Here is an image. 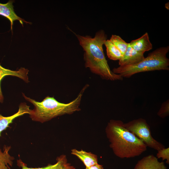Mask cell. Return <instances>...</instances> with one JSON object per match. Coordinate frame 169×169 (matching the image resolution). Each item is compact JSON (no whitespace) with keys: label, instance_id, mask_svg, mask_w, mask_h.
I'll use <instances>...</instances> for the list:
<instances>
[{"label":"cell","instance_id":"obj_1","mask_svg":"<svg viewBox=\"0 0 169 169\" xmlns=\"http://www.w3.org/2000/svg\"><path fill=\"white\" fill-rule=\"evenodd\" d=\"M76 36L84 52V59L86 68L103 79L111 81L123 79L120 75L110 70L105 56L103 45L107 39V35L103 30L97 31L94 37L79 34Z\"/></svg>","mask_w":169,"mask_h":169},{"label":"cell","instance_id":"obj_2","mask_svg":"<svg viewBox=\"0 0 169 169\" xmlns=\"http://www.w3.org/2000/svg\"><path fill=\"white\" fill-rule=\"evenodd\" d=\"M120 120H111L105 129L110 147L117 157L122 159L141 155L147 149L144 142L124 125Z\"/></svg>","mask_w":169,"mask_h":169},{"label":"cell","instance_id":"obj_3","mask_svg":"<svg viewBox=\"0 0 169 169\" xmlns=\"http://www.w3.org/2000/svg\"><path fill=\"white\" fill-rule=\"evenodd\" d=\"M89 86L86 84L81 89L77 96L74 100L68 103H61L54 97L47 96L42 101L38 102L28 97L23 94L27 101L34 106L31 110L29 116L34 121L43 123L49 121L58 116L70 115L80 110V105L84 93Z\"/></svg>","mask_w":169,"mask_h":169},{"label":"cell","instance_id":"obj_4","mask_svg":"<svg viewBox=\"0 0 169 169\" xmlns=\"http://www.w3.org/2000/svg\"><path fill=\"white\" fill-rule=\"evenodd\" d=\"M169 46L161 47L149 53L142 60L136 64L120 66L114 68L112 71L123 78H130L139 73L155 70H169V59L166 54Z\"/></svg>","mask_w":169,"mask_h":169},{"label":"cell","instance_id":"obj_5","mask_svg":"<svg viewBox=\"0 0 169 169\" xmlns=\"http://www.w3.org/2000/svg\"><path fill=\"white\" fill-rule=\"evenodd\" d=\"M124 125L142 141L147 147L157 151L165 147L152 136L150 127L145 119L142 118L134 119L124 123Z\"/></svg>","mask_w":169,"mask_h":169},{"label":"cell","instance_id":"obj_6","mask_svg":"<svg viewBox=\"0 0 169 169\" xmlns=\"http://www.w3.org/2000/svg\"><path fill=\"white\" fill-rule=\"evenodd\" d=\"M17 165L21 169H76L68 162L66 156L64 155H62L56 158V162L55 164H49L43 167H28L27 165L20 159L17 160ZM9 169H11L9 167Z\"/></svg>","mask_w":169,"mask_h":169},{"label":"cell","instance_id":"obj_7","mask_svg":"<svg viewBox=\"0 0 169 169\" xmlns=\"http://www.w3.org/2000/svg\"><path fill=\"white\" fill-rule=\"evenodd\" d=\"M134 169H167V167L154 155H149L139 160Z\"/></svg>","mask_w":169,"mask_h":169},{"label":"cell","instance_id":"obj_8","mask_svg":"<svg viewBox=\"0 0 169 169\" xmlns=\"http://www.w3.org/2000/svg\"><path fill=\"white\" fill-rule=\"evenodd\" d=\"M31 110L30 106L25 103H22L19 105V109L17 112L8 116H4L0 114V137L2 132L9 127V125L16 118L28 114H29Z\"/></svg>","mask_w":169,"mask_h":169},{"label":"cell","instance_id":"obj_9","mask_svg":"<svg viewBox=\"0 0 169 169\" xmlns=\"http://www.w3.org/2000/svg\"><path fill=\"white\" fill-rule=\"evenodd\" d=\"M13 1L9 0L6 3H0V15L6 17L10 21L12 31L13 22L15 20L19 21L23 26V22L30 24L31 23L26 21L21 18L15 13L13 4Z\"/></svg>","mask_w":169,"mask_h":169},{"label":"cell","instance_id":"obj_10","mask_svg":"<svg viewBox=\"0 0 169 169\" xmlns=\"http://www.w3.org/2000/svg\"><path fill=\"white\" fill-rule=\"evenodd\" d=\"M144 54L139 53L130 45L129 43L127 49L119 60L120 66L132 65L138 63L144 59Z\"/></svg>","mask_w":169,"mask_h":169},{"label":"cell","instance_id":"obj_11","mask_svg":"<svg viewBox=\"0 0 169 169\" xmlns=\"http://www.w3.org/2000/svg\"><path fill=\"white\" fill-rule=\"evenodd\" d=\"M29 70L24 68H21L18 70H12L6 69L0 64V102H3L4 97L1 87V81L6 76L11 75L17 77L28 83L29 81L28 75Z\"/></svg>","mask_w":169,"mask_h":169},{"label":"cell","instance_id":"obj_12","mask_svg":"<svg viewBox=\"0 0 169 169\" xmlns=\"http://www.w3.org/2000/svg\"><path fill=\"white\" fill-rule=\"evenodd\" d=\"M129 44L135 50L143 54L145 52L151 50L153 47L147 32L139 38L132 40Z\"/></svg>","mask_w":169,"mask_h":169},{"label":"cell","instance_id":"obj_13","mask_svg":"<svg viewBox=\"0 0 169 169\" xmlns=\"http://www.w3.org/2000/svg\"><path fill=\"white\" fill-rule=\"evenodd\" d=\"M71 153L79 159L86 167L98 163L97 156L91 152H88L83 150H78L74 149L71 150Z\"/></svg>","mask_w":169,"mask_h":169},{"label":"cell","instance_id":"obj_14","mask_svg":"<svg viewBox=\"0 0 169 169\" xmlns=\"http://www.w3.org/2000/svg\"><path fill=\"white\" fill-rule=\"evenodd\" d=\"M11 148L5 145L2 150L0 147V169H9L12 166L14 158L9 154Z\"/></svg>","mask_w":169,"mask_h":169},{"label":"cell","instance_id":"obj_15","mask_svg":"<svg viewBox=\"0 0 169 169\" xmlns=\"http://www.w3.org/2000/svg\"><path fill=\"white\" fill-rule=\"evenodd\" d=\"M104 45L106 48L107 55L110 59L119 60L121 59L122 56L121 53L110 39L106 40Z\"/></svg>","mask_w":169,"mask_h":169},{"label":"cell","instance_id":"obj_16","mask_svg":"<svg viewBox=\"0 0 169 169\" xmlns=\"http://www.w3.org/2000/svg\"><path fill=\"white\" fill-rule=\"evenodd\" d=\"M110 39L120 51L123 55L127 49L128 43L120 36L116 35H112Z\"/></svg>","mask_w":169,"mask_h":169},{"label":"cell","instance_id":"obj_17","mask_svg":"<svg viewBox=\"0 0 169 169\" xmlns=\"http://www.w3.org/2000/svg\"><path fill=\"white\" fill-rule=\"evenodd\" d=\"M157 115L161 118H164L169 115V100L164 102L157 113Z\"/></svg>","mask_w":169,"mask_h":169},{"label":"cell","instance_id":"obj_18","mask_svg":"<svg viewBox=\"0 0 169 169\" xmlns=\"http://www.w3.org/2000/svg\"><path fill=\"white\" fill-rule=\"evenodd\" d=\"M156 157L158 159L161 158L163 161L166 160V163L167 164H169V148L165 147L157 151Z\"/></svg>","mask_w":169,"mask_h":169},{"label":"cell","instance_id":"obj_19","mask_svg":"<svg viewBox=\"0 0 169 169\" xmlns=\"http://www.w3.org/2000/svg\"><path fill=\"white\" fill-rule=\"evenodd\" d=\"M85 169H104L102 165L98 163L88 167H86Z\"/></svg>","mask_w":169,"mask_h":169},{"label":"cell","instance_id":"obj_20","mask_svg":"<svg viewBox=\"0 0 169 169\" xmlns=\"http://www.w3.org/2000/svg\"><path fill=\"white\" fill-rule=\"evenodd\" d=\"M165 8L167 9H169V3H167L165 4Z\"/></svg>","mask_w":169,"mask_h":169},{"label":"cell","instance_id":"obj_21","mask_svg":"<svg viewBox=\"0 0 169 169\" xmlns=\"http://www.w3.org/2000/svg\"></svg>","mask_w":169,"mask_h":169}]
</instances>
